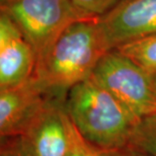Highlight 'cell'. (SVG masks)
<instances>
[{"instance_id":"4fadbf2b","label":"cell","mask_w":156,"mask_h":156,"mask_svg":"<svg viewBox=\"0 0 156 156\" xmlns=\"http://www.w3.org/2000/svg\"><path fill=\"white\" fill-rule=\"evenodd\" d=\"M0 156H30L18 137L1 139Z\"/></svg>"},{"instance_id":"9c48e42d","label":"cell","mask_w":156,"mask_h":156,"mask_svg":"<svg viewBox=\"0 0 156 156\" xmlns=\"http://www.w3.org/2000/svg\"><path fill=\"white\" fill-rule=\"evenodd\" d=\"M148 73H156V34L115 48Z\"/></svg>"},{"instance_id":"30bf717a","label":"cell","mask_w":156,"mask_h":156,"mask_svg":"<svg viewBox=\"0 0 156 156\" xmlns=\"http://www.w3.org/2000/svg\"><path fill=\"white\" fill-rule=\"evenodd\" d=\"M130 147L148 156H156V114L140 120Z\"/></svg>"},{"instance_id":"3957f363","label":"cell","mask_w":156,"mask_h":156,"mask_svg":"<svg viewBox=\"0 0 156 156\" xmlns=\"http://www.w3.org/2000/svg\"><path fill=\"white\" fill-rule=\"evenodd\" d=\"M138 120L156 114V92L150 73L113 49L90 76Z\"/></svg>"},{"instance_id":"6da1fadb","label":"cell","mask_w":156,"mask_h":156,"mask_svg":"<svg viewBox=\"0 0 156 156\" xmlns=\"http://www.w3.org/2000/svg\"><path fill=\"white\" fill-rule=\"evenodd\" d=\"M65 111L87 142L108 150L130 147L140 122L91 77L68 90Z\"/></svg>"},{"instance_id":"2e32d148","label":"cell","mask_w":156,"mask_h":156,"mask_svg":"<svg viewBox=\"0 0 156 156\" xmlns=\"http://www.w3.org/2000/svg\"><path fill=\"white\" fill-rule=\"evenodd\" d=\"M151 76H152V81H153V85H154L155 92H156V73L151 74Z\"/></svg>"},{"instance_id":"7a4b0ae2","label":"cell","mask_w":156,"mask_h":156,"mask_svg":"<svg viewBox=\"0 0 156 156\" xmlns=\"http://www.w3.org/2000/svg\"><path fill=\"white\" fill-rule=\"evenodd\" d=\"M108 47L98 17H86L67 27L37 62L34 76L49 88L68 91L88 79Z\"/></svg>"},{"instance_id":"5bb4252c","label":"cell","mask_w":156,"mask_h":156,"mask_svg":"<svg viewBox=\"0 0 156 156\" xmlns=\"http://www.w3.org/2000/svg\"><path fill=\"white\" fill-rule=\"evenodd\" d=\"M127 156H148L144 153H142V152H140L138 150H136V149H134L132 147L129 148V151H128V154Z\"/></svg>"},{"instance_id":"7c38bea8","label":"cell","mask_w":156,"mask_h":156,"mask_svg":"<svg viewBox=\"0 0 156 156\" xmlns=\"http://www.w3.org/2000/svg\"><path fill=\"white\" fill-rule=\"evenodd\" d=\"M87 16L98 17L117 4L120 0H71Z\"/></svg>"},{"instance_id":"8992f818","label":"cell","mask_w":156,"mask_h":156,"mask_svg":"<svg viewBox=\"0 0 156 156\" xmlns=\"http://www.w3.org/2000/svg\"><path fill=\"white\" fill-rule=\"evenodd\" d=\"M110 50L156 34V0H120L98 17Z\"/></svg>"},{"instance_id":"277c9868","label":"cell","mask_w":156,"mask_h":156,"mask_svg":"<svg viewBox=\"0 0 156 156\" xmlns=\"http://www.w3.org/2000/svg\"><path fill=\"white\" fill-rule=\"evenodd\" d=\"M14 21L37 55V62L71 23L87 16L71 0H12L2 9Z\"/></svg>"},{"instance_id":"5b68a950","label":"cell","mask_w":156,"mask_h":156,"mask_svg":"<svg viewBox=\"0 0 156 156\" xmlns=\"http://www.w3.org/2000/svg\"><path fill=\"white\" fill-rule=\"evenodd\" d=\"M68 91L49 88L37 77L11 88L0 90L1 139L20 137L55 101Z\"/></svg>"},{"instance_id":"52a82bcc","label":"cell","mask_w":156,"mask_h":156,"mask_svg":"<svg viewBox=\"0 0 156 156\" xmlns=\"http://www.w3.org/2000/svg\"><path fill=\"white\" fill-rule=\"evenodd\" d=\"M65 99L50 105L18 137L30 156H67L74 125L65 111Z\"/></svg>"},{"instance_id":"ba28073f","label":"cell","mask_w":156,"mask_h":156,"mask_svg":"<svg viewBox=\"0 0 156 156\" xmlns=\"http://www.w3.org/2000/svg\"><path fill=\"white\" fill-rule=\"evenodd\" d=\"M37 67L32 45L5 11L0 14V90L30 79Z\"/></svg>"},{"instance_id":"8fae6325","label":"cell","mask_w":156,"mask_h":156,"mask_svg":"<svg viewBox=\"0 0 156 156\" xmlns=\"http://www.w3.org/2000/svg\"><path fill=\"white\" fill-rule=\"evenodd\" d=\"M129 148L130 147L121 150H108L96 147L87 142L74 127L72 143L67 156H127Z\"/></svg>"},{"instance_id":"9a60e30c","label":"cell","mask_w":156,"mask_h":156,"mask_svg":"<svg viewBox=\"0 0 156 156\" xmlns=\"http://www.w3.org/2000/svg\"><path fill=\"white\" fill-rule=\"evenodd\" d=\"M11 1H12V0H0V6H1V10L7 7V6L10 4Z\"/></svg>"}]
</instances>
